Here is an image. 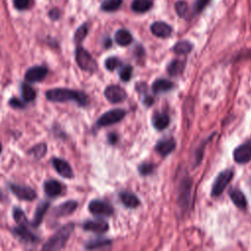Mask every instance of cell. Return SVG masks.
I'll list each match as a JSON object with an SVG mask.
<instances>
[{
	"mask_svg": "<svg viewBox=\"0 0 251 251\" xmlns=\"http://www.w3.org/2000/svg\"><path fill=\"white\" fill-rule=\"evenodd\" d=\"M46 98L52 102L75 101L79 106H86L89 102L87 95L81 91L68 88H53L45 93Z\"/></svg>",
	"mask_w": 251,
	"mask_h": 251,
	"instance_id": "1",
	"label": "cell"
},
{
	"mask_svg": "<svg viewBox=\"0 0 251 251\" xmlns=\"http://www.w3.org/2000/svg\"><path fill=\"white\" fill-rule=\"evenodd\" d=\"M75 225L69 223L60 227L42 246V250H60L67 243L72 232L74 231Z\"/></svg>",
	"mask_w": 251,
	"mask_h": 251,
	"instance_id": "2",
	"label": "cell"
},
{
	"mask_svg": "<svg viewBox=\"0 0 251 251\" xmlns=\"http://www.w3.org/2000/svg\"><path fill=\"white\" fill-rule=\"evenodd\" d=\"M75 61L78 67L86 72L93 73L97 70L98 66L92 56L82 47H77L75 50Z\"/></svg>",
	"mask_w": 251,
	"mask_h": 251,
	"instance_id": "3",
	"label": "cell"
},
{
	"mask_svg": "<svg viewBox=\"0 0 251 251\" xmlns=\"http://www.w3.org/2000/svg\"><path fill=\"white\" fill-rule=\"evenodd\" d=\"M232 176H233V172L231 170H225L221 172L213 183L212 195L216 197L221 195L223 191L226 189V187L228 185V183L230 182Z\"/></svg>",
	"mask_w": 251,
	"mask_h": 251,
	"instance_id": "4",
	"label": "cell"
},
{
	"mask_svg": "<svg viewBox=\"0 0 251 251\" xmlns=\"http://www.w3.org/2000/svg\"><path fill=\"white\" fill-rule=\"evenodd\" d=\"M125 116H126L125 110H122V109H113V110L108 111V112H106L105 114H103V115L98 119L96 125H97V126H99V127L111 126V125H113V124H116V123L120 122Z\"/></svg>",
	"mask_w": 251,
	"mask_h": 251,
	"instance_id": "5",
	"label": "cell"
},
{
	"mask_svg": "<svg viewBox=\"0 0 251 251\" xmlns=\"http://www.w3.org/2000/svg\"><path fill=\"white\" fill-rule=\"evenodd\" d=\"M27 224H19L17 226L13 228L14 234L19 237L22 241L25 243H30V244H36L40 241V238L35 235L27 226Z\"/></svg>",
	"mask_w": 251,
	"mask_h": 251,
	"instance_id": "6",
	"label": "cell"
},
{
	"mask_svg": "<svg viewBox=\"0 0 251 251\" xmlns=\"http://www.w3.org/2000/svg\"><path fill=\"white\" fill-rule=\"evenodd\" d=\"M9 187H10V190L21 200L32 201L36 198L35 190L28 186H24V185H20V184H16V183H10Z\"/></svg>",
	"mask_w": 251,
	"mask_h": 251,
	"instance_id": "7",
	"label": "cell"
},
{
	"mask_svg": "<svg viewBox=\"0 0 251 251\" xmlns=\"http://www.w3.org/2000/svg\"><path fill=\"white\" fill-rule=\"evenodd\" d=\"M88 210L95 216H111L114 212L113 207L102 200H92L88 205Z\"/></svg>",
	"mask_w": 251,
	"mask_h": 251,
	"instance_id": "8",
	"label": "cell"
},
{
	"mask_svg": "<svg viewBox=\"0 0 251 251\" xmlns=\"http://www.w3.org/2000/svg\"><path fill=\"white\" fill-rule=\"evenodd\" d=\"M234 161L238 164H245L251 161V140L247 141L233 151Z\"/></svg>",
	"mask_w": 251,
	"mask_h": 251,
	"instance_id": "9",
	"label": "cell"
},
{
	"mask_svg": "<svg viewBox=\"0 0 251 251\" xmlns=\"http://www.w3.org/2000/svg\"><path fill=\"white\" fill-rule=\"evenodd\" d=\"M104 94L106 99L111 103H120L124 101L126 97V93L124 90V88L114 84L107 86L104 91Z\"/></svg>",
	"mask_w": 251,
	"mask_h": 251,
	"instance_id": "10",
	"label": "cell"
},
{
	"mask_svg": "<svg viewBox=\"0 0 251 251\" xmlns=\"http://www.w3.org/2000/svg\"><path fill=\"white\" fill-rule=\"evenodd\" d=\"M48 74V70L44 66H34L29 68L25 75V78L28 82H38L45 78Z\"/></svg>",
	"mask_w": 251,
	"mask_h": 251,
	"instance_id": "11",
	"label": "cell"
},
{
	"mask_svg": "<svg viewBox=\"0 0 251 251\" xmlns=\"http://www.w3.org/2000/svg\"><path fill=\"white\" fill-rule=\"evenodd\" d=\"M52 164H53V167L55 168V170L58 172V174L60 176H62L63 177L72 178L74 176V173H73L71 166L65 160H62L59 158H54L52 160Z\"/></svg>",
	"mask_w": 251,
	"mask_h": 251,
	"instance_id": "12",
	"label": "cell"
},
{
	"mask_svg": "<svg viewBox=\"0 0 251 251\" xmlns=\"http://www.w3.org/2000/svg\"><path fill=\"white\" fill-rule=\"evenodd\" d=\"M151 32L157 36V37H161V38H167L172 34V27L171 25H169L168 24L164 23V22H155L151 25L150 26Z\"/></svg>",
	"mask_w": 251,
	"mask_h": 251,
	"instance_id": "13",
	"label": "cell"
},
{
	"mask_svg": "<svg viewBox=\"0 0 251 251\" xmlns=\"http://www.w3.org/2000/svg\"><path fill=\"white\" fill-rule=\"evenodd\" d=\"M108 223L103 220H94V221H87L83 224V228L85 230L93 231L96 233H103L108 230Z\"/></svg>",
	"mask_w": 251,
	"mask_h": 251,
	"instance_id": "14",
	"label": "cell"
},
{
	"mask_svg": "<svg viewBox=\"0 0 251 251\" xmlns=\"http://www.w3.org/2000/svg\"><path fill=\"white\" fill-rule=\"evenodd\" d=\"M77 207V203L74 200L66 201L62 204H60L58 207L55 208L54 213L56 217H65L68 215H71Z\"/></svg>",
	"mask_w": 251,
	"mask_h": 251,
	"instance_id": "15",
	"label": "cell"
},
{
	"mask_svg": "<svg viewBox=\"0 0 251 251\" xmlns=\"http://www.w3.org/2000/svg\"><path fill=\"white\" fill-rule=\"evenodd\" d=\"M176 147V142L173 138H166V139H162L160 140L157 144H156V151L162 155V156H166L168 154H170L171 152L174 151Z\"/></svg>",
	"mask_w": 251,
	"mask_h": 251,
	"instance_id": "16",
	"label": "cell"
},
{
	"mask_svg": "<svg viewBox=\"0 0 251 251\" xmlns=\"http://www.w3.org/2000/svg\"><path fill=\"white\" fill-rule=\"evenodd\" d=\"M44 191L50 197L58 196L62 193L63 186L58 180L49 179L44 182Z\"/></svg>",
	"mask_w": 251,
	"mask_h": 251,
	"instance_id": "17",
	"label": "cell"
},
{
	"mask_svg": "<svg viewBox=\"0 0 251 251\" xmlns=\"http://www.w3.org/2000/svg\"><path fill=\"white\" fill-rule=\"evenodd\" d=\"M48 208H49V202H46V201L41 202L38 205V207L36 208V211L34 213V216H33V219L30 223V226H32L33 227H37L41 224V222L43 220V217H44L45 213L47 212Z\"/></svg>",
	"mask_w": 251,
	"mask_h": 251,
	"instance_id": "18",
	"label": "cell"
},
{
	"mask_svg": "<svg viewBox=\"0 0 251 251\" xmlns=\"http://www.w3.org/2000/svg\"><path fill=\"white\" fill-rule=\"evenodd\" d=\"M120 199L124 203V205L128 208H135L139 205L138 198L134 194H132L131 192H128V191L121 192Z\"/></svg>",
	"mask_w": 251,
	"mask_h": 251,
	"instance_id": "19",
	"label": "cell"
},
{
	"mask_svg": "<svg viewBox=\"0 0 251 251\" xmlns=\"http://www.w3.org/2000/svg\"><path fill=\"white\" fill-rule=\"evenodd\" d=\"M116 42L121 46H127L132 41V36L130 32L125 28L119 29L115 34Z\"/></svg>",
	"mask_w": 251,
	"mask_h": 251,
	"instance_id": "20",
	"label": "cell"
},
{
	"mask_svg": "<svg viewBox=\"0 0 251 251\" xmlns=\"http://www.w3.org/2000/svg\"><path fill=\"white\" fill-rule=\"evenodd\" d=\"M173 86H174V83L172 81H170L168 79L160 78L153 82L152 90L154 91V93H162V92H166V91L172 89Z\"/></svg>",
	"mask_w": 251,
	"mask_h": 251,
	"instance_id": "21",
	"label": "cell"
},
{
	"mask_svg": "<svg viewBox=\"0 0 251 251\" xmlns=\"http://www.w3.org/2000/svg\"><path fill=\"white\" fill-rule=\"evenodd\" d=\"M170 118L165 113H157L153 117V126L155 128L161 130L169 126Z\"/></svg>",
	"mask_w": 251,
	"mask_h": 251,
	"instance_id": "22",
	"label": "cell"
},
{
	"mask_svg": "<svg viewBox=\"0 0 251 251\" xmlns=\"http://www.w3.org/2000/svg\"><path fill=\"white\" fill-rule=\"evenodd\" d=\"M229 196H230V199L231 201L234 203V205L240 209H244L246 207V199H245V196L244 194L238 190V189H232L230 192H229Z\"/></svg>",
	"mask_w": 251,
	"mask_h": 251,
	"instance_id": "23",
	"label": "cell"
},
{
	"mask_svg": "<svg viewBox=\"0 0 251 251\" xmlns=\"http://www.w3.org/2000/svg\"><path fill=\"white\" fill-rule=\"evenodd\" d=\"M152 0H133L131 9L136 13H145L152 8Z\"/></svg>",
	"mask_w": 251,
	"mask_h": 251,
	"instance_id": "24",
	"label": "cell"
},
{
	"mask_svg": "<svg viewBox=\"0 0 251 251\" xmlns=\"http://www.w3.org/2000/svg\"><path fill=\"white\" fill-rule=\"evenodd\" d=\"M191 49H192V44L189 41H185V40L176 42L173 47L174 52L178 55L188 54L191 51Z\"/></svg>",
	"mask_w": 251,
	"mask_h": 251,
	"instance_id": "25",
	"label": "cell"
},
{
	"mask_svg": "<svg viewBox=\"0 0 251 251\" xmlns=\"http://www.w3.org/2000/svg\"><path fill=\"white\" fill-rule=\"evenodd\" d=\"M183 69H184V62L183 61L174 60L168 66L167 71L171 75H177L181 74Z\"/></svg>",
	"mask_w": 251,
	"mask_h": 251,
	"instance_id": "26",
	"label": "cell"
},
{
	"mask_svg": "<svg viewBox=\"0 0 251 251\" xmlns=\"http://www.w3.org/2000/svg\"><path fill=\"white\" fill-rule=\"evenodd\" d=\"M123 3V0H104L101 4V9L105 12H114L118 10Z\"/></svg>",
	"mask_w": 251,
	"mask_h": 251,
	"instance_id": "27",
	"label": "cell"
},
{
	"mask_svg": "<svg viewBox=\"0 0 251 251\" xmlns=\"http://www.w3.org/2000/svg\"><path fill=\"white\" fill-rule=\"evenodd\" d=\"M22 95H23L25 102H30V101L34 100V98L36 96V92L33 89V87L25 83L22 85Z\"/></svg>",
	"mask_w": 251,
	"mask_h": 251,
	"instance_id": "28",
	"label": "cell"
},
{
	"mask_svg": "<svg viewBox=\"0 0 251 251\" xmlns=\"http://www.w3.org/2000/svg\"><path fill=\"white\" fill-rule=\"evenodd\" d=\"M46 151H47L46 144L45 143H39V144H36L33 147H31L28 150L27 153L32 155L36 159H40V158H42L45 155Z\"/></svg>",
	"mask_w": 251,
	"mask_h": 251,
	"instance_id": "29",
	"label": "cell"
},
{
	"mask_svg": "<svg viewBox=\"0 0 251 251\" xmlns=\"http://www.w3.org/2000/svg\"><path fill=\"white\" fill-rule=\"evenodd\" d=\"M87 32H88V26H87V25H86V24L81 25L76 29V31H75V36H74L75 42L77 43V44L80 43V42L85 38Z\"/></svg>",
	"mask_w": 251,
	"mask_h": 251,
	"instance_id": "30",
	"label": "cell"
},
{
	"mask_svg": "<svg viewBox=\"0 0 251 251\" xmlns=\"http://www.w3.org/2000/svg\"><path fill=\"white\" fill-rule=\"evenodd\" d=\"M111 241L108 239H95V240H91L89 242H87L85 244V248L86 249H97V248H101L107 245H110Z\"/></svg>",
	"mask_w": 251,
	"mask_h": 251,
	"instance_id": "31",
	"label": "cell"
},
{
	"mask_svg": "<svg viewBox=\"0 0 251 251\" xmlns=\"http://www.w3.org/2000/svg\"><path fill=\"white\" fill-rule=\"evenodd\" d=\"M175 9L176 14L180 17V18H184L186 17L187 13H188V5L185 1L179 0L177 2H176L175 4Z\"/></svg>",
	"mask_w": 251,
	"mask_h": 251,
	"instance_id": "32",
	"label": "cell"
},
{
	"mask_svg": "<svg viewBox=\"0 0 251 251\" xmlns=\"http://www.w3.org/2000/svg\"><path fill=\"white\" fill-rule=\"evenodd\" d=\"M13 217L15 222L19 224H27V219L24 213V211L18 207L13 209Z\"/></svg>",
	"mask_w": 251,
	"mask_h": 251,
	"instance_id": "33",
	"label": "cell"
},
{
	"mask_svg": "<svg viewBox=\"0 0 251 251\" xmlns=\"http://www.w3.org/2000/svg\"><path fill=\"white\" fill-rule=\"evenodd\" d=\"M32 0H13V4L16 9L22 11L26 10L30 7Z\"/></svg>",
	"mask_w": 251,
	"mask_h": 251,
	"instance_id": "34",
	"label": "cell"
},
{
	"mask_svg": "<svg viewBox=\"0 0 251 251\" xmlns=\"http://www.w3.org/2000/svg\"><path fill=\"white\" fill-rule=\"evenodd\" d=\"M132 75V68L130 66H125L120 73V77L123 81H128Z\"/></svg>",
	"mask_w": 251,
	"mask_h": 251,
	"instance_id": "35",
	"label": "cell"
},
{
	"mask_svg": "<svg viewBox=\"0 0 251 251\" xmlns=\"http://www.w3.org/2000/svg\"><path fill=\"white\" fill-rule=\"evenodd\" d=\"M121 64L120 60L116 57H110L105 61V67L109 70V71H113L115 70L117 67H119V65Z\"/></svg>",
	"mask_w": 251,
	"mask_h": 251,
	"instance_id": "36",
	"label": "cell"
},
{
	"mask_svg": "<svg viewBox=\"0 0 251 251\" xmlns=\"http://www.w3.org/2000/svg\"><path fill=\"white\" fill-rule=\"evenodd\" d=\"M139 170V173L141 175H149L153 172V165L152 164H149V163H145V164H142L139 166L138 168Z\"/></svg>",
	"mask_w": 251,
	"mask_h": 251,
	"instance_id": "37",
	"label": "cell"
},
{
	"mask_svg": "<svg viewBox=\"0 0 251 251\" xmlns=\"http://www.w3.org/2000/svg\"><path fill=\"white\" fill-rule=\"evenodd\" d=\"M211 0H195L194 4V11L196 13H200L210 2Z\"/></svg>",
	"mask_w": 251,
	"mask_h": 251,
	"instance_id": "38",
	"label": "cell"
},
{
	"mask_svg": "<svg viewBox=\"0 0 251 251\" xmlns=\"http://www.w3.org/2000/svg\"><path fill=\"white\" fill-rule=\"evenodd\" d=\"M9 104L11 107L15 108V109H23L25 108V104L18 98L14 97V98H11L10 101H9Z\"/></svg>",
	"mask_w": 251,
	"mask_h": 251,
	"instance_id": "39",
	"label": "cell"
},
{
	"mask_svg": "<svg viewBox=\"0 0 251 251\" xmlns=\"http://www.w3.org/2000/svg\"><path fill=\"white\" fill-rule=\"evenodd\" d=\"M49 17L52 19V20H58L60 18V12L59 10L57 9H53L49 12Z\"/></svg>",
	"mask_w": 251,
	"mask_h": 251,
	"instance_id": "40",
	"label": "cell"
},
{
	"mask_svg": "<svg viewBox=\"0 0 251 251\" xmlns=\"http://www.w3.org/2000/svg\"><path fill=\"white\" fill-rule=\"evenodd\" d=\"M117 138H118V136H117L116 134H114V133H111V134L109 135V141H110L111 143H115V142L117 141Z\"/></svg>",
	"mask_w": 251,
	"mask_h": 251,
	"instance_id": "41",
	"label": "cell"
},
{
	"mask_svg": "<svg viewBox=\"0 0 251 251\" xmlns=\"http://www.w3.org/2000/svg\"><path fill=\"white\" fill-rule=\"evenodd\" d=\"M1 150H2V146H1V144H0V153H1Z\"/></svg>",
	"mask_w": 251,
	"mask_h": 251,
	"instance_id": "42",
	"label": "cell"
}]
</instances>
